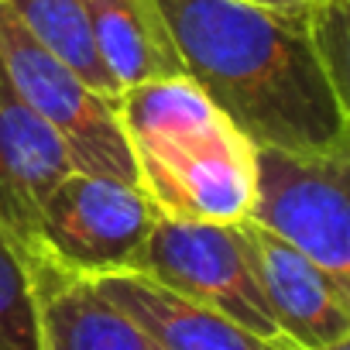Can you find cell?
I'll return each instance as SVG.
<instances>
[{
    "label": "cell",
    "mask_w": 350,
    "mask_h": 350,
    "mask_svg": "<svg viewBox=\"0 0 350 350\" xmlns=\"http://www.w3.org/2000/svg\"><path fill=\"white\" fill-rule=\"evenodd\" d=\"M0 4L11 8L18 14V21L45 49H52L69 69H76L96 93L113 96V100L120 96L117 83L110 79V72L103 69V62L93 49L83 0H0Z\"/></svg>",
    "instance_id": "obj_12"
},
{
    "label": "cell",
    "mask_w": 350,
    "mask_h": 350,
    "mask_svg": "<svg viewBox=\"0 0 350 350\" xmlns=\"http://www.w3.org/2000/svg\"><path fill=\"white\" fill-rule=\"evenodd\" d=\"M0 59L25 103L62 137L72 168L137 186V168L117 117V100L96 93L0 4Z\"/></svg>",
    "instance_id": "obj_3"
},
{
    "label": "cell",
    "mask_w": 350,
    "mask_h": 350,
    "mask_svg": "<svg viewBox=\"0 0 350 350\" xmlns=\"http://www.w3.org/2000/svg\"><path fill=\"white\" fill-rule=\"evenodd\" d=\"M347 172L350 151L299 154L254 144V186L244 220L302 251L350 292Z\"/></svg>",
    "instance_id": "obj_4"
},
{
    "label": "cell",
    "mask_w": 350,
    "mask_h": 350,
    "mask_svg": "<svg viewBox=\"0 0 350 350\" xmlns=\"http://www.w3.org/2000/svg\"><path fill=\"white\" fill-rule=\"evenodd\" d=\"M244 234L282 340L295 350H323L350 340V292L302 251L254 227L251 220H244Z\"/></svg>",
    "instance_id": "obj_8"
},
{
    "label": "cell",
    "mask_w": 350,
    "mask_h": 350,
    "mask_svg": "<svg viewBox=\"0 0 350 350\" xmlns=\"http://www.w3.org/2000/svg\"><path fill=\"white\" fill-rule=\"evenodd\" d=\"M186 79L251 141L299 154L350 151V100L326 69L309 8L154 0Z\"/></svg>",
    "instance_id": "obj_1"
},
{
    "label": "cell",
    "mask_w": 350,
    "mask_h": 350,
    "mask_svg": "<svg viewBox=\"0 0 350 350\" xmlns=\"http://www.w3.org/2000/svg\"><path fill=\"white\" fill-rule=\"evenodd\" d=\"M96 292L134 319L161 350H288L292 343H271L200 306L179 292L151 282L141 271H113L93 278Z\"/></svg>",
    "instance_id": "obj_9"
},
{
    "label": "cell",
    "mask_w": 350,
    "mask_h": 350,
    "mask_svg": "<svg viewBox=\"0 0 350 350\" xmlns=\"http://www.w3.org/2000/svg\"><path fill=\"white\" fill-rule=\"evenodd\" d=\"M288 350H295V347H288ZM323 350H350V340H340V343H333V347H323Z\"/></svg>",
    "instance_id": "obj_15"
},
{
    "label": "cell",
    "mask_w": 350,
    "mask_h": 350,
    "mask_svg": "<svg viewBox=\"0 0 350 350\" xmlns=\"http://www.w3.org/2000/svg\"><path fill=\"white\" fill-rule=\"evenodd\" d=\"M38 295L42 350H161L134 319L107 302L93 278L72 275L42 254H25Z\"/></svg>",
    "instance_id": "obj_10"
},
{
    "label": "cell",
    "mask_w": 350,
    "mask_h": 350,
    "mask_svg": "<svg viewBox=\"0 0 350 350\" xmlns=\"http://www.w3.org/2000/svg\"><path fill=\"white\" fill-rule=\"evenodd\" d=\"M247 4H261V8H309L316 0H247Z\"/></svg>",
    "instance_id": "obj_14"
},
{
    "label": "cell",
    "mask_w": 350,
    "mask_h": 350,
    "mask_svg": "<svg viewBox=\"0 0 350 350\" xmlns=\"http://www.w3.org/2000/svg\"><path fill=\"white\" fill-rule=\"evenodd\" d=\"M83 8L93 49L120 93L186 76L154 0H83Z\"/></svg>",
    "instance_id": "obj_11"
},
{
    "label": "cell",
    "mask_w": 350,
    "mask_h": 350,
    "mask_svg": "<svg viewBox=\"0 0 350 350\" xmlns=\"http://www.w3.org/2000/svg\"><path fill=\"white\" fill-rule=\"evenodd\" d=\"M134 271L200 306L217 309L261 340L285 343L265 302L244 220L203 224L158 217Z\"/></svg>",
    "instance_id": "obj_5"
},
{
    "label": "cell",
    "mask_w": 350,
    "mask_h": 350,
    "mask_svg": "<svg viewBox=\"0 0 350 350\" xmlns=\"http://www.w3.org/2000/svg\"><path fill=\"white\" fill-rule=\"evenodd\" d=\"M0 350H42L38 295L28 258L0 234Z\"/></svg>",
    "instance_id": "obj_13"
},
{
    "label": "cell",
    "mask_w": 350,
    "mask_h": 350,
    "mask_svg": "<svg viewBox=\"0 0 350 350\" xmlns=\"http://www.w3.org/2000/svg\"><path fill=\"white\" fill-rule=\"evenodd\" d=\"M69 172L62 137L25 103L0 59V234L21 254H35L38 213Z\"/></svg>",
    "instance_id": "obj_7"
},
{
    "label": "cell",
    "mask_w": 350,
    "mask_h": 350,
    "mask_svg": "<svg viewBox=\"0 0 350 350\" xmlns=\"http://www.w3.org/2000/svg\"><path fill=\"white\" fill-rule=\"evenodd\" d=\"M158 217L137 186L69 172L38 213L35 254L83 278L134 271Z\"/></svg>",
    "instance_id": "obj_6"
},
{
    "label": "cell",
    "mask_w": 350,
    "mask_h": 350,
    "mask_svg": "<svg viewBox=\"0 0 350 350\" xmlns=\"http://www.w3.org/2000/svg\"><path fill=\"white\" fill-rule=\"evenodd\" d=\"M117 117L137 189L168 220L237 224L254 186V144L186 76L131 86Z\"/></svg>",
    "instance_id": "obj_2"
}]
</instances>
